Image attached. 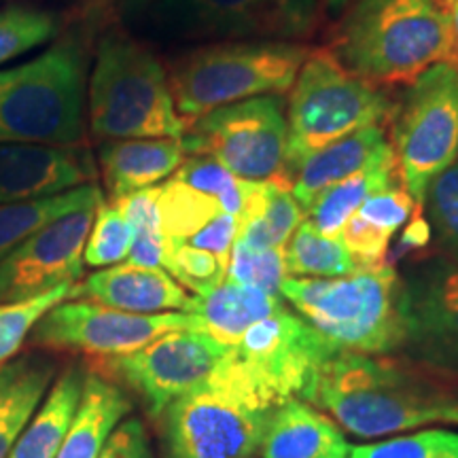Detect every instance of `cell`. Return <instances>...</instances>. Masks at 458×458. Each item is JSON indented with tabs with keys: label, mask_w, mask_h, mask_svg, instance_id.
<instances>
[{
	"label": "cell",
	"mask_w": 458,
	"mask_h": 458,
	"mask_svg": "<svg viewBox=\"0 0 458 458\" xmlns=\"http://www.w3.org/2000/svg\"><path fill=\"white\" fill-rule=\"evenodd\" d=\"M131 240L130 223L113 202H102L91 223L88 242L83 250V263L89 267H111L128 259Z\"/></svg>",
	"instance_id": "cell-35"
},
{
	"label": "cell",
	"mask_w": 458,
	"mask_h": 458,
	"mask_svg": "<svg viewBox=\"0 0 458 458\" xmlns=\"http://www.w3.org/2000/svg\"><path fill=\"white\" fill-rule=\"evenodd\" d=\"M308 403L360 439L458 425V374L408 354L340 351L320 369Z\"/></svg>",
	"instance_id": "cell-1"
},
{
	"label": "cell",
	"mask_w": 458,
	"mask_h": 458,
	"mask_svg": "<svg viewBox=\"0 0 458 458\" xmlns=\"http://www.w3.org/2000/svg\"><path fill=\"white\" fill-rule=\"evenodd\" d=\"M100 458H153L147 428L139 418H130L111 433Z\"/></svg>",
	"instance_id": "cell-42"
},
{
	"label": "cell",
	"mask_w": 458,
	"mask_h": 458,
	"mask_svg": "<svg viewBox=\"0 0 458 458\" xmlns=\"http://www.w3.org/2000/svg\"><path fill=\"white\" fill-rule=\"evenodd\" d=\"M388 145L386 125H368L303 159L291 181V193L303 213L325 189L365 168Z\"/></svg>",
	"instance_id": "cell-20"
},
{
	"label": "cell",
	"mask_w": 458,
	"mask_h": 458,
	"mask_svg": "<svg viewBox=\"0 0 458 458\" xmlns=\"http://www.w3.org/2000/svg\"><path fill=\"white\" fill-rule=\"evenodd\" d=\"M238 236V219L233 215L221 213L216 215L208 225H204L196 236L187 240V244L196 246V249L208 250L221 261L229 266V255H232V246L236 242Z\"/></svg>",
	"instance_id": "cell-43"
},
{
	"label": "cell",
	"mask_w": 458,
	"mask_h": 458,
	"mask_svg": "<svg viewBox=\"0 0 458 458\" xmlns=\"http://www.w3.org/2000/svg\"><path fill=\"white\" fill-rule=\"evenodd\" d=\"M303 208L280 181L255 182L253 193L238 216L236 242L253 249H283L303 221Z\"/></svg>",
	"instance_id": "cell-27"
},
{
	"label": "cell",
	"mask_w": 458,
	"mask_h": 458,
	"mask_svg": "<svg viewBox=\"0 0 458 458\" xmlns=\"http://www.w3.org/2000/svg\"><path fill=\"white\" fill-rule=\"evenodd\" d=\"M422 208L427 210V223L439 249L450 261L458 263V162L431 181Z\"/></svg>",
	"instance_id": "cell-34"
},
{
	"label": "cell",
	"mask_w": 458,
	"mask_h": 458,
	"mask_svg": "<svg viewBox=\"0 0 458 458\" xmlns=\"http://www.w3.org/2000/svg\"><path fill=\"white\" fill-rule=\"evenodd\" d=\"M91 134L98 139H182L162 60L123 32H108L96 51L88 89Z\"/></svg>",
	"instance_id": "cell-5"
},
{
	"label": "cell",
	"mask_w": 458,
	"mask_h": 458,
	"mask_svg": "<svg viewBox=\"0 0 458 458\" xmlns=\"http://www.w3.org/2000/svg\"><path fill=\"white\" fill-rule=\"evenodd\" d=\"M179 329H199L189 312L134 314L96 301H62L34 325L30 342L54 351H74L108 359L139 351L156 337Z\"/></svg>",
	"instance_id": "cell-13"
},
{
	"label": "cell",
	"mask_w": 458,
	"mask_h": 458,
	"mask_svg": "<svg viewBox=\"0 0 458 458\" xmlns=\"http://www.w3.org/2000/svg\"><path fill=\"white\" fill-rule=\"evenodd\" d=\"M94 176L91 159L79 147L0 142V204L57 196Z\"/></svg>",
	"instance_id": "cell-17"
},
{
	"label": "cell",
	"mask_w": 458,
	"mask_h": 458,
	"mask_svg": "<svg viewBox=\"0 0 458 458\" xmlns=\"http://www.w3.org/2000/svg\"><path fill=\"white\" fill-rule=\"evenodd\" d=\"M340 351L289 308L257 320L232 346L233 357L276 403L291 397L310 401L320 369Z\"/></svg>",
	"instance_id": "cell-12"
},
{
	"label": "cell",
	"mask_w": 458,
	"mask_h": 458,
	"mask_svg": "<svg viewBox=\"0 0 458 458\" xmlns=\"http://www.w3.org/2000/svg\"><path fill=\"white\" fill-rule=\"evenodd\" d=\"M159 189L162 185L140 189V191L128 193V196L111 199L117 206L119 213L130 223L134 236L140 233H164L162 216H159Z\"/></svg>",
	"instance_id": "cell-41"
},
{
	"label": "cell",
	"mask_w": 458,
	"mask_h": 458,
	"mask_svg": "<svg viewBox=\"0 0 458 458\" xmlns=\"http://www.w3.org/2000/svg\"><path fill=\"white\" fill-rule=\"evenodd\" d=\"M164 270L182 289H191L196 295L210 293L227 278V263L221 261L219 257L187 242H170V240Z\"/></svg>",
	"instance_id": "cell-36"
},
{
	"label": "cell",
	"mask_w": 458,
	"mask_h": 458,
	"mask_svg": "<svg viewBox=\"0 0 458 458\" xmlns=\"http://www.w3.org/2000/svg\"><path fill=\"white\" fill-rule=\"evenodd\" d=\"M182 139L108 140L100 148V165L111 199L156 187L185 162Z\"/></svg>",
	"instance_id": "cell-19"
},
{
	"label": "cell",
	"mask_w": 458,
	"mask_h": 458,
	"mask_svg": "<svg viewBox=\"0 0 458 458\" xmlns=\"http://www.w3.org/2000/svg\"><path fill=\"white\" fill-rule=\"evenodd\" d=\"M391 185H401V181L393 147L388 145L385 151L377 153L365 168H360L359 172H354L352 176H348V179L325 189V191L314 199L310 208L306 210L308 221H310L320 233H325V236L337 238L340 229L346 225V221L357 213L359 206L363 204L371 193Z\"/></svg>",
	"instance_id": "cell-25"
},
{
	"label": "cell",
	"mask_w": 458,
	"mask_h": 458,
	"mask_svg": "<svg viewBox=\"0 0 458 458\" xmlns=\"http://www.w3.org/2000/svg\"><path fill=\"white\" fill-rule=\"evenodd\" d=\"M157 26L191 41H291L318 30L317 0H159Z\"/></svg>",
	"instance_id": "cell-11"
},
{
	"label": "cell",
	"mask_w": 458,
	"mask_h": 458,
	"mask_svg": "<svg viewBox=\"0 0 458 458\" xmlns=\"http://www.w3.org/2000/svg\"><path fill=\"white\" fill-rule=\"evenodd\" d=\"M276 405L229 348L202 385L159 416L164 458H253Z\"/></svg>",
	"instance_id": "cell-3"
},
{
	"label": "cell",
	"mask_w": 458,
	"mask_h": 458,
	"mask_svg": "<svg viewBox=\"0 0 458 458\" xmlns=\"http://www.w3.org/2000/svg\"><path fill=\"white\" fill-rule=\"evenodd\" d=\"M284 276L283 249H253L242 242H233L225 280L280 295V283Z\"/></svg>",
	"instance_id": "cell-38"
},
{
	"label": "cell",
	"mask_w": 458,
	"mask_h": 458,
	"mask_svg": "<svg viewBox=\"0 0 458 458\" xmlns=\"http://www.w3.org/2000/svg\"><path fill=\"white\" fill-rule=\"evenodd\" d=\"M391 122L399 181L422 206L431 181L458 157V68L435 64L414 79Z\"/></svg>",
	"instance_id": "cell-9"
},
{
	"label": "cell",
	"mask_w": 458,
	"mask_h": 458,
	"mask_svg": "<svg viewBox=\"0 0 458 458\" xmlns=\"http://www.w3.org/2000/svg\"><path fill=\"white\" fill-rule=\"evenodd\" d=\"M284 297L272 295L225 280L206 295H193L189 314L198 318L199 331L213 335L223 346H236L250 325L284 310Z\"/></svg>",
	"instance_id": "cell-23"
},
{
	"label": "cell",
	"mask_w": 458,
	"mask_h": 458,
	"mask_svg": "<svg viewBox=\"0 0 458 458\" xmlns=\"http://www.w3.org/2000/svg\"><path fill=\"white\" fill-rule=\"evenodd\" d=\"M100 204L55 216L21 240L0 261V303L32 300L60 284H77L83 276L85 242Z\"/></svg>",
	"instance_id": "cell-15"
},
{
	"label": "cell",
	"mask_w": 458,
	"mask_h": 458,
	"mask_svg": "<svg viewBox=\"0 0 458 458\" xmlns=\"http://www.w3.org/2000/svg\"><path fill=\"white\" fill-rule=\"evenodd\" d=\"M213 335L199 329H179L156 337L139 351L108 357L100 371L134 388L151 418H159L172 401L196 388L227 357Z\"/></svg>",
	"instance_id": "cell-14"
},
{
	"label": "cell",
	"mask_w": 458,
	"mask_h": 458,
	"mask_svg": "<svg viewBox=\"0 0 458 458\" xmlns=\"http://www.w3.org/2000/svg\"><path fill=\"white\" fill-rule=\"evenodd\" d=\"M280 295L342 351L388 354L403 348L401 274L393 263L337 278L284 276Z\"/></svg>",
	"instance_id": "cell-4"
},
{
	"label": "cell",
	"mask_w": 458,
	"mask_h": 458,
	"mask_svg": "<svg viewBox=\"0 0 458 458\" xmlns=\"http://www.w3.org/2000/svg\"><path fill=\"white\" fill-rule=\"evenodd\" d=\"M342 444L340 427L325 411L291 397L272 411L259 452L261 458H325Z\"/></svg>",
	"instance_id": "cell-21"
},
{
	"label": "cell",
	"mask_w": 458,
	"mask_h": 458,
	"mask_svg": "<svg viewBox=\"0 0 458 458\" xmlns=\"http://www.w3.org/2000/svg\"><path fill=\"white\" fill-rule=\"evenodd\" d=\"M346 3H348V0H325V4H327V7H331V9H340Z\"/></svg>",
	"instance_id": "cell-47"
},
{
	"label": "cell",
	"mask_w": 458,
	"mask_h": 458,
	"mask_svg": "<svg viewBox=\"0 0 458 458\" xmlns=\"http://www.w3.org/2000/svg\"><path fill=\"white\" fill-rule=\"evenodd\" d=\"M391 96L374 83L348 72L327 51H310L293 88L286 114L284 179L318 148L368 125H386L393 119Z\"/></svg>",
	"instance_id": "cell-8"
},
{
	"label": "cell",
	"mask_w": 458,
	"mask_h": 458,
	"mask_svg": "<svg viewBox=\"0 0 458 458\" xmlns=\"http://www.w3.org/2000/svg\"><path fill=\"white\" fill-rule=\"evenodd\" d=\"M422 213V206L416 202L401 185H391L380 191L371 193L359 206L357 215L360 219L374 223V225L394 233L399 227L408 225L416 215Z\"/></svg>",
	"instance_id": "cell-39"
},
{
	"label": "cell",
	"mask_w": 458,
	"mask_h": 458,
	"mask_svg": "<svg viewBox=\"0 0 458 458\" xmlns=\"http://www.w3.org/2000/svg\"><path fill=\"white\" fill-rule=\"evenodd\" d=\"M105 202L102 189L94 182L74 187L71 191L57 193L28 202L0 204V261L15 249L21 240L43 227L45 223L54 221L55 216L83 208L89 204Z\"/></svg>",
	"instance_id": "cell-28"
},
{
	"label": "cell",
	"mask_w": 458,
	"mask_h": 458,
	"mask_svg": "<svg viewBox=\"0 0 458 458\" xmlns=\"http://www.w3.org/2000/svg\"><path fill=\"white\" fill-rule=\"evenodd\" d=\"M131 401L123 388L98 371H88L79 408L55 458H100Z\"/></svg>",
	"instance_id": "cell-22"
},
{
	"label": "cell",
	"mask_w": 458,
	"mask_h": 458,
	"mask_svg": "<svg viewBox=\"0 0 458 458\" xmlns=\"http://www.w3.org/2000/svg\"><path fill=\"white\" fill-rule=\"evenodd\" d=\"M310 51L291 41H219L176 57L168 81L181 122L189 128L219 106L284 96Z\"/></svg>",
	"instance_id": "cell-6"
},
{
	"label": "cell",
	"mask_w": 458,
	"mask_h": 458,
	"mask_svg": "<svg viewBox=\"0 0 458 458\" xmlns=\"http://www.w3.org/2000/svg\"><path fill=\"white\" fill-rule=\"evenodd\" d=\"M391 238V232L374 225V223L360 219L357 213L346 221V225H344L340 229V233H337V240L351 250V255L360 263V266H377V263H385Z\"/></svg>",
	"instance_id": "cell-40"
},
{
	"label": "cell",
	"mask_w": 458,
	"mask_h": 458,
	"mask_svg": "<svg viewBox=\"0 0 458 458\" xmlns=\"http://www.w3.org/2000/svg\"><path fill=\"white\" fill-rule=\"evenodd\" d=\"M55 363L47 354H24L0 365V458H7L43 399L47 397Z\"/></svg>",
	"instance_id": "cell-24"
},
{
	"label": "cell",
	"mask_w": 458,
	"mask_h": 458,
	"mask_svg": "<svg viewBox=\"0 0 458 458\" xmlns=\"http://www.w3.org/2000/svg\"><path fill=\"white\" fill-rule=\"evenodd\" d=\"M329 54L377 88L410 85L435 64L458 68L450 0H354L334 28Z\"/></svg>",
	"instance_id": "cell-2"
},
{
	"label": "cell",
	"mask_w": 458,
	"mask_h": 458,
	"mask_svg": "<svg viewBox=\"0 0 458 458\" xmlns=\"http://www.w3.org/2000/svg\"><path fill=\"white\" fill-rule=\"evenodd\" d=\"M85 371L81 365H71L54 388L43 399L41 408L32 416L17 442L13 444L7 458H55L62 442H64L68 427H71L74 411L81 401Z\"/></svg>",
	"instance_id": "cell-26"
},
{
	"label": "cell",
	"mask_w": 458,
	"mask_h": 458,
	"mask_svg": "<svg viewBox=\"0 0 458 458\" xmlns=\"http://www.w3.org/2000/svg\"><path fill=\"white\" fill-rule=\"evenodd\" d=\"M72 297L134 314L189 312L193 303V295L162 267L131 266L125 261L89 274L81 284H74Z\"/></svg>",
	"instance_id": "cell-18"
},
{
	"label": "cell",
	"mask_w": 458,
	"mask_h": 458,
	"mask_svg": "<svg viewBox=\"0 0 458 458\" xmlns=\"http://www.w3.org/2000/svg\"><path fill=\"white\" fill-rule=\"evenodd\" d=\"M174 179L187 182L189 187L198 189L206 196L215 198L219 202L221 210L227 215H233L238 219L242 215L250 193H253L257 181H244L232 174L225 165H221L216 159L208 156H191L181 164V168L174 172Z\"/></svg>",
	"instance_id": "cell-31"
},
{
	"label": "cell",
	"mask_w": 458,
	"mask_h": 458,
	"mask_svg": "<svg viewBox=\"0 0 458 458\" xmlns=\"http://www.w3.org/2000/svg\"><path fill=\"white\" fill-rule=\"evenodd\" d=\"M57 20L49 11L11 4L0 9V66L55 37Z\"/></svg>",
	"instance_id": "cell-32"
},
{
	"label": "cell",
	"mask_w": 458,
	"mask_h": 458,
	"mask_svg": "<svg viewBox=\"0 0 458 458\" xmlns=\"http://www.w3.org/2000/svg\"><path fill=\"white\" fill-rule=\"evenodd\" d=\"M450 11H452V24H454L456 41H458V0H450Z\"/></svg>",
	"instance_id": "cell-45"
},
{
	"label": "cell",
	"mask_w": 458,
	"mask_h": 458,
	"mask_svg": "<svg viewBox=\"0 0 458 458\" xmlns=\"http://www.w3.org/2000/svg\"><path fill=\"white\" fill-rule=\"evenodd\" d=\"M74 284H60L32 300L0 303V365L20 351L26 337H30L34 325L57 303L71 300Z\"/></svg>",
	"instance_id": "cell-33"
},
{
	"label": "cell",
	"mask_w": 458,
	"mask_h": 458,
	"mask_svg": "<svg viewBox=\"0 0 458 458\" xmlns=\"http://www.w3.org/2000/svg\"><path fill=\"white\" fill-rule=\"evenodd\" d=\"M221 213V206L215 198L189 187L174 176L159 189L162 232L170 242H187Z\"/></svg>",
	"instance_id": "cell-30"
},
{
	"label": "cell",
	"mask_w": 458,
	"mask_h": 458,
	"mask_svg": "<svg viewBox=\"0 0 458 458\" xmlns=\"http://www.w3.org/2000/svg\"><path fill=\"white\" fill-rule=\"evenodd\" d=\"M363 267L337 238L320 233L310 221H301L284 246L286 276L337 278Z\"/></svg>",
	"instance_id": "cell-29"
},
{
	"label": "cell",
	"mask_w": 458,
	"mask_h": 458,
	"mask_svg": "<svg viewBox=\"0 0 458 458\" xmlns=\"http://www.w3.org/2000/svg\"><path fill=\"white\" fill-rule=\"evenodd\" d=\"M348 450H351V445L342 444V445H337L335 450H331L325 458H348Z\"/></svg>",
	"instance_id": "cell-44"
},
{
	"label": "cell",
	"mask_w": 458,
	"mask_h": 458,
	"mask_svg": "<svg viewBox=\"0 0 458 458\" xmlns=\"http://www.w3.org/2000/svg\"><path fill=\"white\" fill-rule=\"evenodd\" d=\"M85 81V54L68 38L24 64L0 68V142L81 145Z\"/></svg>",
	"instance_id": "cell-7"
},
{
	"label": "cell",
	"mask_w": 458,
	"mask_h": 458,
	"mask_svg": "<svg viewBox=\"0 0 458 458\" xmlns=\"http://www.w3.org/2000/svg\"><path fill=\"white\" fill-rule=\"evenodd\" d=\"M408 357L458 374V263L433 257L401 274Z\"/></svg>",
	"instance_id": "cell-16"
},
{
	"label": "cell",
	"mask_w": 458,
	"mask_h": 458,
	"mask_svg": "<svg viewBox=\"0 0 458 458\" xmlns=\"http://www.w3.org/2000/svg\"><path fill=\"white\" fill-rule=\"evenodd\" d=\"M187 156H208L244 181L284 179L286 114L280 96L219 106L182 134ZM291 187V185H289Z\"/></svg>",
	"instance_id": "cell-10"
},
{
	"label": "cell",
	"mask_w": 458,
	"mask_h": 458,
	"mask_svg": "<svg viewBox=\"0 0 458 458\" xmlns=\"http://www.w3.org/2000/svg\"><path fill=\"white\" fill-rule=\"evenodd\" d=\"M348 458H458V433L428 428L377 444L352 445Z\"/></svg>",
	"instance_id": "cell-37"
},
{
	"label": "cell",
	"mask_w": 458,
	"mask_h": 458,
	"mask_svg": "<svg viewBox=\"0 0 458 458\" xmlns=\"http://www.w3.org/2000/svg\"><path fill=\"white\" fill-rule=\"evenodd\" d=\"M147 3H148V0H123L125 9H128V11H136V9L145 7Z\"/></svg>",
	"instance_id": "cell-46"
}]
</instances>
